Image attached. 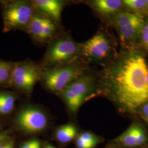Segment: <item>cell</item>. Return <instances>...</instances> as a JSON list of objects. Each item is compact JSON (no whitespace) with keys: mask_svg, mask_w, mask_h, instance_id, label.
I'll return each instance as SVG.
<instances>
[{"mask_svg":"<svg viewBox=\"0 0 148 148\" xmlns=\"http://www.w3.org/2000/svg\"><path fill=\"white\" fill-rule=\"evenodd\" d=\"M148 66L142 54L132 52L107 65L97 77L96 90L129 111L148 102Z\"/></svg>","mask_w":148,"mask_h":148,"instance_id":"6da1fadb","label":"cell"},{"mask_svg":"<svg viewBox=\"0 0 148 148\" xmlns=\"http://www.w3.org/2000/svg\"><path fill=\"white\" fill-rule=\"evenodd\" d=\"M46 47V52L39 63L42 70L61 66L79 58L80 43L74 40L69 31L60 34Z\"/></svg>","mask_w":148,"mask_h":148,"instance_id":"7a4b0ae2","label":"cell"},{"mask_svg":"<svg viewBox=\"0 0 148 148\" xmlns=\"http://www.w3.org/2000/svg\"><path fill=\"white\" fill-rule=\"evenodd\" d=\"M89 68L81 59L53 69L42 70L40 82L48 92L58 95L75 79L87 73Z\"/></svg>","mask_w":148,"mask_h":148,"instance_id":"3957f363","label":"cell"},{"mask_svg":"<svg viewBox=\"0 0 148 148\" xmlns=\"http://www.w3.org/2000/svg\"><path fill=\"white\" fill-rule=\"evenodd\" d=\"M2 32H25L36 12L32 0H1Z\"/></svg>","mask_w":148,"mask_h":148,"instance_id":"277c9868","label":"cell"},{"mask_svg":"<svg viewBox=\"0 0 148 148\" xmlns=\"http://www.w3.org/2000/svg\"><path fill=\"white\" fill-rule=\"evenodd\" d=\"M97 85V77L88 71L71 82L58 95L69 111L75 114L87 97L96 90Z\"/></svg>","mask_w":148,"mask_h":148,"instance_id":"5b68a950","label":"cell"},{"mask_svg":"<svg viewBox=\"0 0 148 148\" xmlns=\"http://www.w3.org/2000/svg\"><path fill=\"white\" fill-rule=\"evenodd\" d=\"M42 69L39 63L30 59L16 62L11 88L18 93L30 97L37 82H40Z\"/></svg>","mask_w":148,"mask_h":148,"instance_id":"8992f818","label":"cell"},{"mask_svg":"<svg viewBox=\"0 0 148 148\" xmlns=\"http://www.w3.org/2000/svg\"><path fill=\"white\" fill-rule=\"evenodd\" d=\"M64 32L62 23L36 12L25 32L37 46H47Z\"/></svg>","mask_w":148,"mask_h":148,"instance_id":"52a82bcc","label":"cell"},{"mask_svg":"<svg viewBox=\"0 0 148 148\" xmlns=\"http://www.w3.org/2000/svg\"><path fill=\"white\" fill-rule=\"evenodd\" d=\"M112 45L106 32L99 30L86 42L80 43L79 58L84 63H101L109 58Z\"/></svg>","mask_w":148,"mask_h":148,"instance_id":"ba28073f","label":"cell"},{"mask_svg":"<svg viewBox=\"0 0 148 148\" xmlns=\"http://www.w3.org/2000/svg\"><path fill=\"white\" fill-rule=\"evenodd\" d=\"M14 121L23 131L35 133L41 132L47 127L48 119L42 109L35 106H27L22 107L17 112Z\"/></svg>","mask_w":148,"mask_h":148,"instance_id":"9c48e42d","label":"cell"},{"mask_svg":"<svg viewBox=\"0 0 148 148\" xmlns=\"http://www.w3.org/2000/svg\"><path fill=\"white\" fill-rule=\"evenodd\" d=\"M35 11L62 23V13L64 8L73 3L65 0H32Z\"/></svg>","mask_w":148,"mask_h":148,"instance_id":"30bf717a","label":"cell"},{"mask_svg":"<svg viewBox=\"0 0 148 148\" xmlns=\"http://www.w3.org/2000/svg\"><path fill=\"white\" fill-rule=\"evenodd\" d=\"M87 4L98 16L104 18L116 13L123 3L120 0H95L88 1Z\"/></svg>","mask_w":148,"mask_h":148,"instance_id":"8fae6325","label":"cell"},{"mask_svg":"<svg viewBox=\"0 0 148 148\" xmlns=\"http://www.w3.org/2000/svg\"><path fill=\"white\" fill-rule=\"evenodd\" d=\"M145 22L142 19L127 25L119 28L118 32L120 37L123 42H131L136 40L140 35Z\"/></svg>","mask_w":148,"mask_h":148,"instance_id":"7c38bea8","label":"cell"},{"mask_svg":"<svg viewBox=\"0 0 148 148\" xmlns=\"http://www.w3.org/2000/svg\"><path fill=\"white\" fill-rule=\"evenodd\" d=\"M19 95L14 90H0V116H6L12 112Z\"/></svg>","mask_w":148,"mask_h":148,"instance_id":"4fadbf2b","label":"cell"},{"mask_svg":"<svg viewBox=\"0 0 148 148\" xmlns=\"http://www.w3.org/2000/svg\"><path fill=\"white\" fill-rule=\"evenodd\" d=\"M16 62L11 60H0V87L11 88V80Z\"/></svg>","mask_w":148,"mask_h":148,"instance_id":"5bb4252c","label":"cell"},{"mask_svg":"<svg viewBox=\"0 0 148 148\" xmlns=\"http://www.w3.org/2000/svg\"><path fill=\"white\" fill-rule=\"evenodd\" d=\"M57 140L62 143L71 141L77 134V128L73 123H67L59 127L56 131Z\"/></svg>","mask_w":148,"mask_h":148,"instance_id":"9a60e30c","label":"cell"},{"mask_svg":"<svg viewBox=\"0 0 148 148\" xmlns=\"http://www.w3.org/2000/svg\"><path fill=\"white\" fill-rule=\"evenodd\" d=\"M143 18L136 14L130 12H122L113 17L112 23L116 29L139 21Z\"/></svg>","mask_w":148,"mask_h":148,"instance_id":"2e32d148","label":"cell"},{"mask_svg":"<svg viewBox=\"0 0 148 148\" xmlns=\"http://www.w3.org/2000/svg\"><path fill=\"white\" fill-rule=\"evenodd\" d=\"M116 140L117 142L121 143L122 144L126 147H132L137 146L134 125L130 126L125 132L123 133L121 136L117 138Z\"/></svg>","mask_w":148,"mask_h":148,"instance_id":"e0dca14e","label":"cell"},{"mask_svg":"<svg viewBox=\"0 0 148 148\" xmlns=\"http://www.w3.org/2000/svg\"><path fill=\"white\" fill-rule=\"evenodd\" d=\"M122 3L127 9L131 11H134L138 13H145L147 1L125 0L122 1Z\"/></svg>","mask_w":148,"mask_h":148,"instance_id":"ac0fdd59","label":"cell"},{"mask_svg":"<svg viewBox=\"0 0 148 148\" xmlns=\"http://www.w3.org/2000/svg\"><path fill=\"white\" fill-rule=\"evenodd\" d=\"M134 129L137 145H140L145 143L147 138L143 128L138 125H134Z\"/></svg>","mask_w":148,"mask_h":148,"instance_id":"d6986e66","label":"cell"},{"mask_svg":"<svg viewBox=\"0 0 148 148\" xmlns=\"http://www.w3.org/2000/svg\"><path fill=\"white\" fill-rule=\"evenodd\" d=\"M79 137L81 139H82L86 142L90 144L93 148L98 143V138L95 137L93 134L90 133L85 132L82 133Z\"/></svg>","mask_w":148,"mask_h":148,"instance_id":"ffe728a7","label":"cell"},{"mask_svg":"<svg viewBox=\"0 0 148 148\" xmlns=\"http://www.w3.org/2000/svg\"><path fill=\"white\" fill-rule=\"evenodd\" d=\"M140 37L143 47L148 51V23L145 24Z\"/></svg>","mask_w":148,"mask_h":148,"instance_id":"44dd1931","label":"cell"},{"mask_svg":"<svg viewBox=\"0 0 148 148\" xmlns=\"http://www.w3.org/2000/svg\"><path fill=\"white\" fill-rule=\"evenodd\" d=\"M21 148H41V143L37 139H32L24 143Z\"/></svg>","mask_w":148,"mask_h":148,"instance_id":"7402d4cb","label":"cell"},{"mask_svg":"<svg viewBox=\"0 0 148 148\" xmlns=\"http://www.w3.org/2000/svg\"><path fill=\"white\" fill-rule=\"evenodd\" d=\"M76 145L78 148H93L90 144L86 142L79 137L77 138L76 140Z\"/></svg>","mask_w":148,"mask_h":148,"instance_id":"603a6c76","label":"cell"},{"mask_svg":"<svg viewBox=\"0 0 148 148\" xmlns=\"http://www.w3.org/2000/svg\"><path fill=\"white\" fill-rule=\"evenodd\" d=\"M142 112L144 118L148 122V102L142 106Z\"/></svg>","mask_w":148,"mask_h":148,"instance_id":"cb8c5ba5","label":"cell"},{"mask_svg":"<svg viewBox=\"0 0 148 148\" xmlns=\"http://www.w3.org/2000/svg\"><path fill=\"white\" fill-rule=\"evenodd\" d=\"M7 133H3L0 134V145L2 144V143L7 137Z\"/></svg>","mask_w":148,"mask_h":148,"instance_id":"d4e9b609","label":"cell"},{"mask_svg":"<svg viewBox=\"0 0 148 148\" xmlns=\"http://www.w3.org/2000/svg\"><path fill=\"white\" fill-rule=\"evenodd\" d=\"M145 13L146 14L148 15V1H147V7H146V9H145Z\"/></svg>","mask_w":148,"mask_h":148,"instance_id":"484cf974","label":"cell"},{"mask_svg":"<svg viewBox=\"0 0 148 148\" xmlns=\"http://www.w3.org/2000/svg\"><path fill=\"white\" fill-rule=\"evenodd\" d=\"M147 85L148 86V70H147Z\"/></svg>","mask_w":148,"mask_h":148,"instance_id":"4316f807","label":"cell"},{"mask_svg":"<svg viewBox=\"0 0 148 148\" xmlns=\"http://www.w3.org/2000/svg\"><path fill=\"white\" fill-rule=\"evenodd\" d=\"M46 148H55L54 147H53L52 146H51V145H48L47 146V147H46Z\"/></svg>","mask_w":148,"mask_h":148,"instance_id":"83f0119b","label":"cell"},{"mask_svg":"<svg viewBox=\"0 0 148 148\" xmlns=\"http://www.w3.org/2000/svg\"><path fill=\"white\" fill-rule=\"evenodd\" d=\"M0 127H1V124H0Z\"/></svg>","mask_w":148,"mask_h":148,"instance_id":"f1b7e54d","label":"cell"}]
</instances>
